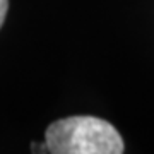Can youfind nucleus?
I'll list each match as a JSON object with an SVG mask.
<instances>
[{"label":"nucleus","mask_w":154,"mask_h":154,"mask_svg":"<svg viewBox=\"0 0 154 154\" xmlns=\"http://www.w3.org/2000/svg\"><path fill=\"white\" fill-rule=\"evenodd\" d=\"M7 11H9V0H0V28H2V24L5 21Z\"/></svg>","instance_id":"obj_2"},{"label":"nucleus","mask_w":154,"mask_h":154,"mask_svg":"<svg viewBox=\"0 0 154 154\" xmlns=\"http://www.w3.org/2000/svg\"><path fill=\"white\" fill-rule=\"evenodd\" d=\"M45 142L53 154H122L123 139L110 122L96 116H67L50 123Z\"/></svg>","instance_id":"obj_1"}]
</instances>
